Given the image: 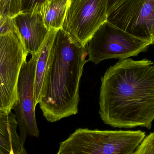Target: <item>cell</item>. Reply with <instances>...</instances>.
<instances>
[{
    "label": "cell",
    "mask_w": 154,
    "mask_h": 154,
    "mask_svg": "<svg viewBox=\"0 0 154 154\" xmlns=\"http://www.w3.org/2000/svg\"><path fill=\"white\" fill-rule=\"evenodd\" d=\"M107 21L154 44V0H121L109 12Z\"/></svg>",
    "instance_id": "obj_6"
},
{
    "label": "cell",
    "mask_w": 154,
    "mask_h": 154,
    "mask_svg": "<svg viewBox=\"0 0 154 154\" xmlns=\"http://www.w3.org/2000/svg\"><path fill=\"white\" fill-rule=\"evenodd\" d=\"M133 154H154V133L145 137Z\"/></svg>",
    "instance_id": "obj_14"
},
{
    "label": "cell",
    "mask_w": 154,
    "mask_h": 154,
    "mask_svg": "<svg viewBox=\"0 0 154 154\" xmlns=\"http://www.w3.org/2000/svg\"><path fill=\"white\" fill-rule=\"evenodd\" d=\"M18 126L15 114L0 111V154H18L24 147L20 141Z\"/></svg>",
    "instance_id": "obj_10"
},
{
    "label": "cell",
    "mask_w": 154,
    "mask_h": 154,
    "mask_svg": "<svg viewBox=\"0 0 154 154\" xmlns=\"http://www.w3.org/2000/svg\"><path fill=\"white\" fill-rule=\"evenodd\" d=\"M145 137L141 130L79 128L60 143L57 154H133Z\"/></svg>",
    "instance_id": "obj_3"
},
{
    "label": "cell",
    "mask_w": 154,
    "mask_h": 154,
    "mask_svg": "<svg viewBox=\"0 0 154 154\" xmlns=\"http://www.w3.org/2000/svg\"><path fill=\"white\" fill-rule=\"evenodd\" d=\"M46 1L47 0H22L21 13H41L42 6Z\"/></svg>",
    "instance_id": "obj_15"
},
{
    "label": "cell",
    "mask_w": 154,
    "mask_h": 154,
    "mask_svg": "<svg viewBox=\"0 0 154 154\" xmlns=\"http://www.w3.org/2000/svg\"><path fill=\"white\" fill-rule=\"evenodd\" d=\"M82 46L62 29L51 48L39 106L47 121L57 122L78 113L79 88L83 67L88 61Z\"/></svg>",
    "instance_id": "obj_2"
},
{
    "label": "cell",
    "mask_w": 154,
    "mask_h": 154,
    "mask_svg": "<svg viewBox=\"0 0 154 154\" xmlns=\"http://www.w3.org/2000/svg\"><path fill=\"white\" fill-rule=\"evenodd\" d=\"M57 30L51 29L45 39L40 51L36 64L34 79V101L35 106L39 103L41 98L42 90L51 49Z\"/></svg>",
    "instance_id": "obj_12"
},
{
    "label": "cell",
    "mask_w": 154,
    "mask_h": 154,
    "mask_svg": "<svg viewBox=\"0 0 154 154\" xmlns=\"http://www.w3.org/2000/svg\"><path fill=\"white\" fill-rule=\"evenodd\" d=\"M121 0H108L107 13L110 11L111 9Z\"/></svg>",
    "instance_id": "obj_17"
},
{
    "label": "cell",
    "mask_w": 154,
    "mask_h": 154,
    "mask_svg": "<svg viewBox=\"0 0 154 154\" xmlns=\"http://www.w3.org/2000/svg\"><path fill=\"white\" fill-rule=\"evenodd\" d=\"M39 53L32 55L22 67L18 82V100L13 109L20 130V141L24 146L28 136L38 137L34 101V79Z\"/></svg>",
    "instance_id": "obj_8"
},
{
    "label": "cell",
    "mask_w": 154,
    "mask_h": 154,
    "mask_svg": "<svg viewBox=\"0 0 154 154\" xmlns=\"http://www.w3.org/2000/svg\"><path fill=\"white\" fill-rule=\"evenodd\" d=\"M14 19L29 54L39 53L49 32L41 13H21Z\"/></svg>",
    "instance_id": "obj_9"
},
{
    "label": "cell",
    "mask_w": 154,
    "mask_h": 154,
    "mask_svg": "<svg viewBox=\"0 0 154 154\" xmlns=\"http://www.w3.org/2000/svg\"><path fill=\"white\" fill-rule=\"evenodd\" d=\"M147 59L120 60L101 79L99 113L114 128L151 129L154 120V65Z\"/></svg>",
    "instance_id": "obj_1"
},
{
    "label": "cell",
    "mask_w": 154,
    "mask_h": 154,
    "mask_svg": "<svg viewBox=\"0 0 154 154\" xmlns=\"http://www.w3.org/2000/svg\"><path fill=\"white\" fill-rule=\"evenodd\" d=\"M151 45L106 21L88 42L86 49L88 61L97 65L105 60L136 57Z\"/></svg>",
    "instance_id": "obj_5"
},
{
    "label": "cell",
    "mask_w": 154,
    "mask_h": 154,
    "mask_svg": "<svg viewBox=\"0 0 154 154\" xmlns=\"http://www.w3.org/2000/svg\"><path fill=\"white\" fill-rule=\"evenodd\" d=\"M108 0H70L62 29L82 46L107 21Z\"/></svg>",
    "instance_id": "obj_7"
},
{
    "label": "cell",
    "mask_w": 154,
    "mask_h": 154,
    "mask_svg": "<svg viewBox=\"0 0 154 154\" xmlns=\"http://www.w3.org/2000/svg\"><path fill=\"white\" fill-rule=\"evenodd\" d=\"M16 25L14 19L0 17V34L3 33Z\"/></svg>",
    "instance_id": "obj_16"
},
{
    "label": "cell",
    "mask_w": 154,
    "mask_h": 154,
    "mask_svg": "<svg viewBox=\"0 0 154 154\" xmlns=\"http://www.w3.org/2000/svg\"></svg>",
    "instance_id": "obj_19"
},
{
    "label": "cell",
    "mask_w": 154,
    "mask_h": 154,
    "mask_svg": "<svg viewBox=\"0 0 154 154\" xmlns=\"http://www.w3.org/2000/svg\"><path fill=\"white\" fill-rule=\"evenodd\" d=\"M70 0H47L41 11L43 22L48 31L62 29Z\"/></svg>",
    "instance_id": "obj_11"
},
{
    "label": "cell",
    "mask_w": 154,
    "mask_h": 154,
    "mask_svg": "<svg viewBox=\"0 0 154 154\" xmlns=\"http://www.w3.org/2000/svg\"><path fill=\"white\" fill-rule=\"evenodd\" d=\"M28 54L16 25L0 34V111L11 112L18 101L19 76Z\"/></svg>",
    "instance_id": "obj_4"
},
{
    "label": "cell",
    "mask_w": 154,
    "mask_h": 154,
    "mask_svg": "<svg viewBox=\"0 0 154 154\" xmlns=\"http://www.w3.org/2000/svg\"><path fill=\"white\" fill-rule=\"evenodd\" d=\"M18 154H27V152H26V150H25V148L24 147H22L21 150L20 151Z\"/></svg>",
    "instance_id": "obj_18"
},
{
    "label": "cell",
    "mask_w": 154,
    "mask_h": 154,
    "mask_svg": "<svg viewBox=\"0 0 154 154\" xmlns=\"http://www.w3.org/2000/svg\"><path fill=\"white\" fill-rule=\"evenodd\" d=\"M22 12V0H0V17L14 19Z\"/></svg>",
    "instance_id": "obj_13"
}]
</instances>
